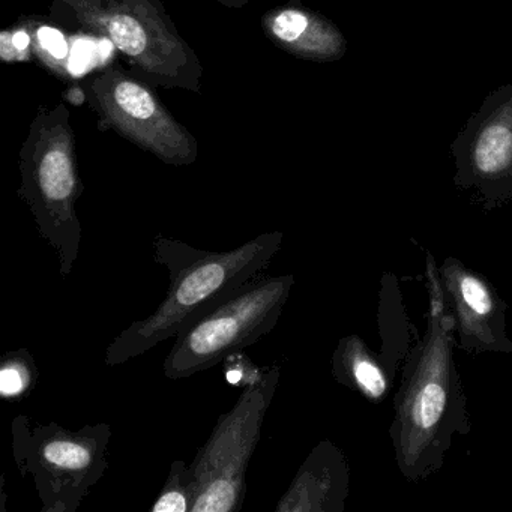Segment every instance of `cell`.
Returning a JSON list of instances; mask_svg holds the SVG:
<instances>
[{"label": "cell", "mask_w": 512, "mask_h": 512, "mask_svg": "<svg viewBox=\"0 0 512 512\" xmlns=\"http://www.w3.org/2000/svg\"><path fill=\"white\" fill-rule=\"evenodd\" d=\"M425 278L430 295L427 331L407 356L389 428L398 469L410 482L437 472L452 437L470 431L463 380L454 359L455 320L430 253Z\"/></svg>", "instance_id": "obj_1"}, {"label": "cell", "mask_w": 512, "mask_h": 512, "mask_svg": "<svg viewBox=\"0 0 512 512\" xmlns=\"http://www.w3.org/2000/svg\"><path fill=\"white\" fill-rule=\"evenodd\" d=\"M283 244V232L263 233L229 251H208L158 233L154 259L166 268V298L146 319L119 332L106 350V364L118 367L142 356L203 314L229 299L245 283L265 274Z\"/></svg>", "instance_id": "obj_2"}, {"label": "cell", "mask_w": 512, "mask_h": 512, "mask_svg": "<svg viewBox=\"0 0 512 512\" xmlns=\"http://www.w3.org/2000/svg\"><path fill=\"white\" fill-rule=\"evenodd\" d=\"M59 28L106 38L154 88L202 91L205 68L161 0H44Z\"/></svg>", "instance_id": "obj_3"}, {"label": "cell", "mask_w": 512, "mask_h": 512, "mask_svg": "<svg viewBox=\"0 0 512 512\" xmlns=\"http://www.w3.org/2000/svg\"><path fill=\"white\" fill-rule=\"evenodd\" d=\"M19 169L17 194L31 209L41 238L58 254L62 277H70L82 242L76 205L85 185L71 113L64 103L38 110L20 149Z\"/></svg>", "instance_id": "obj_4"}, {"label": "cell", "mask_w": 512, "mask_h": 512, "mask_svg": "<svg viewBox=\"0 0 512 512\" xmlns=\"http://www.w3.org/2000/svg\"><path fill=\"white\" fill-rule=\"evenodd\" d=\"M109 424L73 431L56 422L13 421V455L23 478H32L41 512H76L109 469Z\"/></svg>", "instance_id": "obj_5"}, {"label": "cell", "mask_w": 512, "mask_h": 512, "mask_svg": "<svg viewBox=\"0 0 512 512\" xmlns=\"http://www.w3.org/2000/svg\"><path fill=\"white\" fill-rule=\"evenodd\" d=\"M295 275H259L179 332L164 359L167 379L181 380L223 364L277 326Z\"/></svg>", "instance_id": "obj_6"}, {"label": "cell", "mask_w": 512, "mask_h": 512, "mask_svg": "<svg viewBox=\"0 0 512 512\" xmlns=\"http://www.w3.org/2000/svg\"><path fill=\"white\" fill-rule=\"evenodd\" d=\"M82 94L98 127L113 131L167 166L196 163L199 143L191 131L172 115L154 92V86L122 65L92 71L82 82Z\"/></svg>", "instance_id": "obj_7"}, {"label": "cell", "mask_w": 512, "mask_h": 512, "mask_svg": "<svg viewBox=\"0 0 512 512\" xmlns=\"http://www.w3.org/2000/svg\"><path fill=\"white\" fill-rule=\"evenodd\" d=\"M278 365L245 386L235 406L218 418L191 470L197 484L193 512H239L247 493L248 464L262 436L266 412L280 382Z\"/></svg>", "instance_id": "obj_8"}, {"label": "cell", "mask_w": 512, "mask_h": 512, "mask_svg": "<svg viewBox=\"0 0 512 512\" xmlns=\"http://www.w3.org/2000/svg\"><path fill=\"white\" fill-rule=\"evenodd\" d=\"M454 184L494 211L512 202V82L487 95L451 145Z\"/></svg>", "instance_id": "obj_9"}, {"label": "cell", "mask_w": 512, "mask_h": 512, "mask_svg": "<svg viewBox=\"0 0 512 512\" xmlns=\"http://www.w3.org/2000/svg\"><path fill=\"white\" fill-rule=\"evenodd\" d=\"M440 281L455 320L457 347L470 356L509 355L512 340L506 334V304L493 284L461 260L446 257Z\"/></svg>", "instance_id": "obj_10"}, {"label": "cell", "mask_w": 512, "mask_h": 512, "mask_svg": "<svg viewBox=\"0 0 512 512\" xmlns=\"http://www.w3.org/2000/svg\"><path fill=\"white\" fill-rule=\"evenodd\" d=\"M349 481L346 455L331 440H322L299 467L275 511L343 512Z\"/></svg>", "instance_id": "obj_11"}, {"label": "cell", "mask_w": 512, "mask_h": 512, "mask_svg": "<svg viewBox=\"0 0 512 512\" xmlns=\"http://www.w3.org/2000/svg\"><path fill=\"white\" fill-rule=\"evenodd\" d=\"M262 28L275 46L302 61L329 64L347 53V40L338 26L307 8L287 5L268 11Z\"/></svg>", "instance_id": "obj_12"}, {"label": "cell", "mask_w": 512, "mask_h": 512, "mask_svg": "<svg viewBox=\"0 0 512 512\" xmlns=\"http://www.w3.org/2000/svg\"><path fill=\"white\" fill-rule=\"evenodd\" d=\"M331 373L335 382L358 392L371 403H382L392 388V376L383 359L352 334L338 341L332 353Z\"/></svg>", "instance_id": "obj_13"}, {"label": "cell", "mask_w": 512, "mask_h": 512, "mask_svg": "<svg viewBox=\"0 0 512 512\" xmlns=\"http://www.w3.org/2000/svg\"><path fill=\"white\" fill-rule=\"evenodd\" d=\"M25 28L28 29L31 37V55L32 59H37L47 70L55 73L56 76H70L68 70V47L62 37L61 31L44 25L40 19L22 20Z\"/></svg>", "instance_id": "obj_14"}, {"label": "cell", "mask_w": 512, "mask_h": 512, "mask_svg": "<svg viewBox=\"0 0 512 512\" xmlns=\"http://www.w3.org/2000/svg\"><path fill=\"white\" fill-rule=\"evenodd\" d=\"M197 499V484L191 464L175 460L170 464L169 475L163 490L151 506L152 512H193Z\"/></svg>", "instance_id": "obj_15"}, {"label": "cell", "mask_w": 512, "mask_h": 512, "mask_svg": "<svg viewBox=\"0 0 512 512\" xmlns=\"http://www.w3.org/2000/svg\"><path fill=\"white\" fill-rule=\"evenodd\" d=\"M38 382V368L28 349L5 353L0 362V394L7 400L25 398Z\"/></svg>", "instance_id": "obj_16"}, {"label": "cell", "mask_w": 512, "mask_h": 512, "mask_svg": "<svg viewBox=\"0 0 512 512\" xmlns=\"http://www.w3.org/2000/svg\"><path fill=\"white\" fill-rule=\"evenodd\" d=\"M223 364L224 376H226L227 382L235 386H242V388L251 385V383L259 382L265 374V370L256 367L242 352L224 359Z\"/></svg>", "instance_id": "obj_17"}, {"label": "cell", "mask_w": 512, "mask_h": 512, "mask_svg": "<svg viewBox=\"0 0 512 512\" xmlns=\"http://www.w3.org/2000/svg\"><path fill=\"white\" fill-rule=\"evenodd\" d=\"M0 59L5 64H13V62H20L19 52L11 40L10 31H4L0 34Z\"/></svg>", "instance_id": "obj_18"}, {"label": "cell", "mask_w": 512, "mask_h": 512, "mask_svg": "<svg viewBox=\"0 0 512 512\" xmlns=\"http://www.w3.org/2000/svg\"><path fill=\"white\" fill-rule=\"evenodd\" d=\"M217 2H220L224 7L242 8L245 7V5L250 4L251 0H217Z\"/></svg>", "instance_id": "obj_19"}, {"label": "cell", "mask_w": 512, "mask_h": 512, "mask_svg": "<svg viewBox=\"0 0 512 512\" xmlns=\"http://www.w3.org/2000/svg\"><path fill=\"white\" fill-rule=\"evenodd\" d=\"M5 499H7V494H5V478H2V511H5Z\"/></svg>", "instance_id": "obj_20"}]
</instances>
